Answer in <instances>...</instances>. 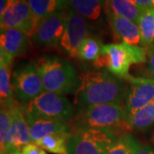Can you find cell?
I'll return each instance as SVG.
<instances>
[{
    "label": "cell",
    "instance_id": "cell-1",
    "mask_svg": "<svg viewBox=\"0 0 154 154\" xmlns=\"http://www.w3.org/2000/svg\"><path fill=\"white\" fill-rule=\"evenodd\" d=\"M80 87L75 94L79 110L94 105H122L125 100L126 81L106 69H88L80 75Z\"/></svg>",
    "mask_w": 154,
    "mask_h": 154
},
{
    "label": "cell",
    "instance_id": "cell-2",
    "mask_svg": "<svg viewBox=\"0 0 154 154\" xmlns=\"http://www.w3.org/2000/svg\"><path fill=\"white\" fill-rule=\"evenodd\" d=\"M45 91L55 94H71L80 87V76L69 61L54 55H45L33 62Z\"/></svg>",
    "mask_w": 154,
    "mask_h": 154
},
{
    "label": "cell",
    "instance_id": "cell-3",
    "mask_svg": "<svg viewBox=\"0 0 154 154\" xmlns=\"http://www.w3.org/2000/svg\"><path fill=\"white\" fill-rule=\"evenodd\" d=\"M72 131L88 129H130L126 121L124 107L122 105H100L90 106L78 111L69 122Z\"/></svg>",
    "mask_w": 154,
    "mask_h": 154
},
{
    "label": "cell",
    "instance_id": "cell-4",
    "mask_svg": "<svg viewBox=\"0 0 154 154\" xmlns=\"http://www.w3.org/2000/svg\"><path fill=\"white\" fill-rule=\"evenodd\" d=\"M28 124L37 120L69 122L75 116L74 106L63 95L45 91L28 104H21Z\"/></svg>",
    "mask_w": 154,
    "mask_h": 154
},
{
    "label": "cell",
    "instance_id": "cell-5",
    "mask_svg": "<svg viewBox=\"0 0 154 154\" xmlns=\"http://www.w3.org/2000/svg\"><path fill=\"white\" fill-rule=\"evenodd\" d=\"M110 129L73 131L67 143V154H106L117 140Z\"/></svg>",
    "mask_w": 154,
    "mask_h": 154
},
{
    "label": "cell",
    "instance_id": "cell-6",
    "mask_svg": "<svg viewBox=\"0 0 154 154\" xmlns=\"http://www.w3.org/2000/svg\"><path fill=\"white\" fill-rule=\"evenodd\" d=\"M14 95L22 104H28L45 92L40 75L33 63L22 64L11 75Z\"/></svg>",
    "mask_w": 154,
    "mask_h": 154
},
{
    "label": "cell",
    "instance_id": "cell-7",
    "mask_svg": "<svg viewBox=\"0 0 154 154\" xmlns=\"http://www.w3.org/2000/svg\"><path fill=\"white\" fill-rule=\"evenodd\" d=\"M132 46L126 43L104 45L102 55L94 63V67L96 69L105 67L111 74L123 79L128 75L129 68L134 63Z\"/></svg>",
    "mask_w": 154,
    "mask_h": 154
},
{
    "label": "cell",
    "instance_id": "cell-8",
    "mask_svg": "<svg viewBox=\"0 0 154 154\" xmlns=\"http://www.w3.org/2000/svg\"><path fill=\"white\" fill-rule=\"evenodd\" d=\"M123 79L128 82L123 105L127 121L137 110L154 100V79L150 77H134L129 75Z\"/></svg>",
    "mask_w": 154,
    "mask_h": 154
},
{
    "label": "cell",
    "instance_id": "cell-9",
    "mask_svg": "<svg viewBox=\"0 0 154 154\" xmlns=\"http://www.w3.org/2000/svg\"><path fill=\"white\" fill-rule=\"evenodd\" d=\"M38 25L28 0H16L7 11L0 16L1 30L16 28L32 38Z\"/></svg>",
    "mask_w": 154,
    "mask_h": 154
},
{
    "label": "cell",
    "instance_id": "cell-10",
    "mask_svg": "<svg viewBox=\"0 0 154 154\" xmlns=\"http://www.w3.org/2000/svg\"><path fill=\"white\" fill-rule=\"evenodd\" d=\"M89 27L87 19L76 12L68 10L65 19V28L60 40V45L69 57H78V50L88 37Z\"/></svg>",
    "mask_w": 154,
    "mask_h": 154
},
{
    "label": "cell",
    "instance_id": "cell-11",
    "mask_svg": "<svg viewBox=\"0 0 154 154\" xmlns=\"http://www.w3.org/2000/svg\"><path fill=\"white\" fill-rule=\"evenodd\" d=\"M66 13L64 11L55 12L38 22L32 36V41L39 47H55L60 40L65 28Z\"/></svg>",
    "mask_w": 154,
    "mask_h": 154
},
{
    "label": "cell",
    "instance_id": "cell-12",
    "mask_svg": "<svg viewBox=\"0 0 154 154\" xmlns=\"http://www.w3.org/2000/svg\"><path fill=\"white\" fill-rule=\"evenodd\" d=\"M11 110L12 114V122L6 152L11 148L22 149L25 146L33 142L30 133V127L23 114L21 105L17 104L12 107Z\"/></svg>",
    "mask_w": 154,
    "mask_h": 154
},
{
    "label": "cell",
    "instance_id": "cell-13",
    "mask_svg": "<svg viewBox=\"0 0 154 154\" xmlns=\"http://www.w3.org/2000/svg\"><path fill=\"white\" fill-rule=\"evenodd\" d=\"M106 16L114 35L121 41V43H126L131 45H141L140 33L136 23L111 13H106Z\"/></svg>",
    "mask_w": 154,
    "mask_h": 154
},
{
    "label": "cell",
    "instance_id": "cell-14",
    "mask_svg": "<svg viewBox=\"0 0 154 154\" xmlns=\"http://www.w3.org/2000/svg\"><path fill=\"white\" fill-rule=\"evenodd\" d=\"M30 45V37L16 28L1 30L0 50L5 51L12 57L25 54Z\"/></svg>",
    "mask_w": 154,
    "mask_h": 154
},
{
    "label": "cell",
    "instance_id": "cell-15",
    "mask_svg": "<svg viewBox=\"0 0 154 154\" xmlns=\"http://www.w3.org/2000/svg\"><path fill=\"white\" fill-rule=\"evenodd\" d=\"M31 137L33 143L42 138L53 134H71L69 122L54 120H37L29 123Z\"/></svg>",
    "mask_w": 154,
    "mask_h": 154
},
{
    "label": "cell",
    "instance_id": "cell-16",
    "mask_svg": "<svg viewBox=\"0 0 154 154\" xmlns=\"http://www.w3.org/2000/svg\"><path fill=\"white\" fill-rule=\"evenodd\" d=\"M66 9L90 21H97L105 8V0H63Z\"/></svg>",
    "mask_w": 154,
    "mask_h": 154
},
{
    "label": "cell",
    "instance_id": "cell-17",
    "mask_svg": "<svg viewBox=\"0 0 154 154\" xmlns=\"http://www.w3.org/2000/svg\"><path fill=\"white\" fill-rule=\"evenodd\" d=\"M105 13L130 20L137 24L142 11L134 0H105Z\"/></svg>",
    "mask_w": 154,
    "mask_h": 154
},
{
    "label": "cell",
    "instance_id": "cell-18",
    "mask_svg": "<svg viewBox=\"0 0 154 154\" xmlns=\"http://www.w3.org/2000/svg\"><path fill=\"white\" fill-rule=\"evenodd\" d=\"M0 101L1 107L11 109L18 104L11 83V66L0 63Z\"/></svg>",
    "mask_w": 154,
    "mask_h": 154
},
{
    "label": "cell",
    "instance_id": "cell-19",
    "mask_svg": "<svg viewBox=\"0 0 154 154\" xmlns=\"http://www.w3.org/2000/svg\"><path fill=\"white\" fill-rule=\"evenodd\" d=\"M137 25L143 47L146 49L154 48V9L142 11Z\"/></svg>",
    "mask_w": 154,
    "mask_h": 154
},
{
    "label": "cell",
    "instance_id": "cell-20",
    "mask_svg": "<svg viewBox=\"0 0 154 154\" xmlns=\"http://www.w3.org/2000/svg\"><path fill=\"white\" fill-rule=\"evenodd\" d=\"M38 22L50 15L66 9L63 0H28Z\"/></svg>",
    "mask_w": 154,
    "mask_h": 154
},
{
    "label": "cell",
    "instance_id": "cell-21",
    "mask_svg": "<svg viewBox=\"0 0 154 154\" xmlns=\"http://www.w3.org/2000/svg\"><path fill=\"white\" fill-rule=\"evenodd\" d=\"M130 129L145 131L154 123V100L149 105L137 110L127 120Z\"/></svg>",
    "mask_w": 154,
    "mask_h": 154
},
{
    "label": "cell",
    "instance_id": "cell-22",
    "mask_svg": "<svg viewBox=\"0 0 154 154\" xmlns=\"http://www.w3.org/2000/svg\"><path fill=\"white\" fill-rule=\"evenodd\" d=\"M71 134H53L42 138L35 144L45 152L54 154H67V143Z\"/></svg>",
    "mask_w": 154,
    "mask_h": 154
},
{
    "label": "cell",
    "instance_id": "cell-23",
    "mask_svg": "<svg viewBox=\"0 0 154 154\" xmlns=\"http://www.w3.org/2000/svg\"><path fill=\"white\" fill-rule=\"evenodd\" d=\"M103 45L97 38L88 37L78 50V58L86 62L96 63L102 55Z\"/></svg>",
    "mask_w": 154,
    "mask_h": 154
},
{
    "label": "cell",
    "instance_id": "cell-24",
    "mask_svg": "<svg viewBox=\"0 0 154 154\" xmlns=\"http://www.w3.org/2000/svg\"><path fill=\"white\" fill-rule=\"evenodd\" d=\"M139 141L129 134H124L117 138L106 154H134Z\"/></svg>",
    "mask_w": 154,
    "mask_h": 154
},
{
    "label": "cell",
    "instance_id": "cell-25",
    "mask_svg": "<svg viewBox=\"0 0 154 154\" xmlns=\"http://www.w3.org/2000/svg\"><path fill=\"white\" fill-rule=\"evenodd\" d=\"M12 114L11 109L1 107L0 111V149L1 154H5L7 143L10 137Z\"/></svg>",
    "mask_w": 154,
    "mask_h": 154
},
{
    "label": "cell",
    "instance_id": "cell-26",
    "mask_svg": "<svg viewBox=\"0 0 154 154\" xmlns=\"http://www.w3.org/2000/svg\"><path fill=\"white\" fill-rule=\"evenodd\" d=\"M22 154H47L44 149L38 146L37 144L32 143L28 144L22 148Z\"/></svg>",
    "mask_w": 154,
    "mask_h": 154
},
{
    "label": "cell",
    "instance_id": "cell-27",
    "mask_svg": "<svg viewBox=\"0 0 154 154\" xmlns=\"http://www.w3.org/2000/svg\"><path fill=\"white\" fill-rule=\"evenodd\" d=\"M147 50V66L151 75L154 79V48Z\"/></svg>",
    "mask_w": 154,
    "mask_h": 154
},
{
    "label": "cell",
    "instance_id": "cell-28",
    "mask_svg": "<svg viewBox=\"0 0 154 154\" xmlns=\"http://www.w3.org/2000/svg\"><path fill=\"white\" fill-rule=\"evenodd\" d=\"M141 11L153 9L154 0H134Z\"/></svg>",
    "mask_w": 154,
    "mask_h": 154
},
{
    "label": "cell",
    "instance_id": "cell-29",
    "mask_svg": "<svg viewBox=\"0 0 154 154\" xmlns=\"http://www.w3.org/2000/svg\"><path fill=\"white\" fill-rule=\"evenodd\" d=\"M134 154H154V148L150 146L139 143Z\"/></svg>",
    "mask_w": 154,
    "mask_h": 154
},
{
    "label": "cell",
    "instance_id": "cell-30",
    "mask_svg": "<svg viewBox=\"0 0 154 154\" xmlns=\"http://www.w3.org/2000/svg\"><path fill=\"white\" fill-rule=\"evenodd\" d=\"M16 0H0V16H2Z\"/></svg>",
    "mask_w": 154,
    "mask_h": 154
},
{
    "label": "cell",
    "instance_id": "cell-31",
    "mask_svg": "<svg viewBox=\"0 0 154 154\" xmlns=\"http://www.w3.org/2000/svg\"><path fill=\"white\" fill-rule=\"evenodd\" d=\"M5 154H22V149L18 148H11L6 152Z\"/></svg>",
    "mask_w": 154,
    "mask_h": 154
},
{
    "label": "cell",
    "instance_id": "cell-32",
    "mask_svg": "<svg viewBox=\"0 0 154 154\" xmlns=\"http://www.w3.org/2000/svg\"><path fill=\"white\" fill-rule=\"evenodd\" d=\"M153 142H154V136H153Z\"/></svg>",
    "mask_w": 154,
    "mask_h": 154
},
{
    "label": "cell",
    "instance_id": "cell-33",
    "mask_svg": "<svg viewBox=\"0 0 154 154\" xmlns=\"http://www.w3.org/2000/svg\"><path fill=\"white\" fill-rule=\"evenodd\" d=\"M153 9H154V3H153Z\"/></svg>",
    "mask_w": 154,
    "mask_h": 154
}]
</instances>
